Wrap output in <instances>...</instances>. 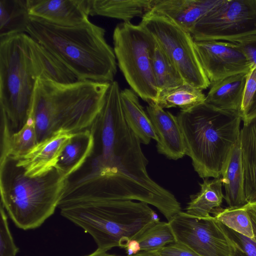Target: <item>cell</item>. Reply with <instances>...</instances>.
Wrapping results in <instances>:
<instances>
[{"label": "cell", "instance_id": "f546056e", "mask_svg": "<svg viewBox=\"0 0 256 256\" xmlns=\"http://www.w3.org/2000/svg\"><path fill=\"white\" fill-rule=\"evenodd\" d=\"M0 256H16L18 248L10 232L6 210L0 204Z\"/></svg>", "mask_w": 256, "mask_h": 256}, {"label": "cell", "instance_id": "484cf974", "mask_svg": "<svg viewBox=\"0 0 256 256\" xmlns=\"http://www.w3.org/2000/svg\"><path fill=\"white\" fill-rule=\"evenodd\" d=\"M202 90L186 83L160 94L155 103L162 108H179L187 111L204 102Z\"/></svg>", "mask_w": 256, "mask_h": 256}, {"label": "cell", "instance_id": "30bf717a", "mask_svg": "<svg viewBox=\"0 0 256 256\" xmlns=\"http://www.w3.org/2000/svg\"><path fill=\"white\" fill-rule=\"evenodd\" d=\"M168 222L176 242L200 256H233L238 245L226 227L212 216L198 218L182 211Z\"/></svg>", "mask_w": 256, "mask_h": 256}, {"label": "cell", "instance_id": "f35d334b", "mask_svg": "<svg viewBox=\"0 0 256 256\" xmlns=\"http://www.w3.org/2000/svg\"><path fill=\"white\" fill-rule=\"evenodd\" d=\"M134 256H160L155 252H141L138 254L134 255Z\"/></svg>", "mask_w": 256, "mask_h": 256}, {"label": "cell", "instance_id": "52a82bcc", "mask_svg": "<svg viewBox=\"0 0 256 256\" xmlns=\"http://www.w3.org/2000/svg\"><path fill=\"white\" fill-rule=\"evenodd\" d=\"M156 42L140 23L122 22L114 30L113 49L118 67L131 89L148 103L155 102L158 94L152 66Z\"/></svg>", "mask_w": 256, "mask_h": 256}, {"label": "cell", "instance_id": "83f0119b", "mask_svg": "<svg viewBox=\"0 0 256 256\" xmlns=\"http://www.w3.org/2000/svg\"><path fill=\"white\" fill-rule=\"evenodd\" d=\"M38 144L35 124L31 116L24 126L11 135L4 154L0 159L8 156L20 158L33 148Z\"/></svg>", "mask_w": 256, "mask_h": 256}, {"label": "cell", "instance_id": "7a4b0ae2", "mask_svg": "<svg viewBox=\"0 0 256 256\" xmlns=\"http://www.w3.org/2000/svg\"><path fill=\"white\" fill-rule=\"evenodd\" d=\"M26 32L62 62L78 80L114 81L116 60L102 27L90 20L76 26H60L30 16Z\"/></svg>", "mask_w": 256, "mask_h": 256}, {"label": "cell", "instance_id": "ba28073f", "mask_svg": "<svg viewBox=\"0 0 256 256\" xmlns=\"http://www.w3.org/2000/svg\"><path fill=\"white\" fill-rule=\"evenodd\" d=\"M140 24L154 36L186 83L201 90L210 86L198 58L191 34L168 18L150 11Z\"/></svg>", "mask_w": 256, "mask_h": 256}, {"label": "cell", "instance_id": "60d3db41", "mask_svg": "<svg viewBox=\"0 0 256 256\" xmlns=\"http://www.w3.org/2000/svg\"></svg>", "mask_w": 256, "mask_h": 256}, {"label": "cell", "instance_id": "d6a6232c", "mask_svg": "<svg viewBox=\"0 0 256 256\" xmlns=\"http://www.w3.org/2000/svg\"><path fill=\"white\" fill-rule=\"evenodd\" d=\"M154 252L160 256H200L186 246L177 242L166 245Z\"/></svg>", "mask_w": 256, "mask_h": 256}, {"label": "cell", "instance_id": "f1b7e54d", "mask_svg": "<svg viewBox=\"0 0 256 256\" xmlns=\"http://www.w3.org/2000/svg\"><path fill=\"white\" fill-rule=\"evenodd\" d=\"M136 240L141 252H156L170 244L176 242L168 222H156L148 228Z\"/></svg>", "mask_w": 256, "mask_h": 256}, {"label": "cell", "instance_id": "8fae6325", "mask_svg": "<svg viewBox=\"0 0 256 256\" xmlns=\"http://www.w3.org/2000/svg\"><path fill=\"white\" fill-rule=\"evenodd\" d=\"M202 69L210 84L241 73H248L251 66L235 43L222 40H194Z\"/></svg>", "mask_w": 256, "mask_h": 256}, {"label": "cell", "instance_id": "e575fe53", "mask_svg": "<svg viewBox=\"0 0 256 256\" xmlns=\"http://www.w3.org/2000/svg\"><path fill=\"white\" fill-rule=\"evenodd\" d=\"M248 212L252 222L254 238L256 242V200L247 202L242 206Z\"/></svg>", "mask_w": 256, "mask_h": 256}, {"label": "cell", "instance_id": "4dcf8cb0", "mask_svg": "<svg viewBox=\"0 0 256 256\" xmlns=\"http://www.w3.org/2000/svg\"><path fill=\"white\" fill-rule=\"evenodd\" d=\"M237 44L250 64L252 68L256 67V34L231 42Z\"/></svg>", "mask_w": 256, "mask_h": 256}, {"label": "cell", "instance_id": "5b68a950", "mask_svg": "<svg viewBox=\"0 0 256 256\" xmlns=\"http://www.w3.org/2000/svg\"><path fill=\"white\" fill-rule=\"evenodd\" d=\"M0 162V204L18 228L40 227L58 208L66 178L54 167L30 176L12 156Z\"/></svg>", "mask_w": 256, "mask_h": 256}, {"label": "cell", "instance_id": "8d00e7d4", "mask_svg": "<svg viewBox=\"0 0 256 256\" xmlns=\"http://www.w3.org/2000/svg\"><path fill=\"white\" fill-rule=\"evenodd\" d=\"M124 249L128 256L136 255L141 251L140 243L136 240H130Z\"/></svg>", "mask_w": 256, "mask_h": 256}, {"label": "cell", "instance_id": "9a60e30c", "mask_svg": "<svg viewBox=\"0 0 256 256\" xmlns=\"http://www.w3.org/2000/svg\"><path fill=\"white\" fill-rule=\"evenodd\" d=\"M72 134L60 132L40 142L23 156L18 164L30 176L41 175L54 166L64 145Z\"/></svg>", "mask_w": 256, "mask_h": 256}, {"label": "cell", "instance_id": "7c38bea8", "mask_svg": "<svg viewBox=\"0 0 256 256\" xmlns=\"http://www.w3.org/2000/svg\"><path fill=\"white\" fill-rule=\"evenodd\" d=\"M29 14L52 24L76 26L89 21L90 0H28Z\"/></svg>", "mask_w": 256, "mask_h": 256}, {"label": "cell", "instance_id": "d4e9b609", "mask_svg": "<svg viewBox=\"0 0 256 256\" xmlns=\"http://www.w3.org/2000/svg\"><path fill=\"white\" fill-rule=\"evenodd\" d=\"M152 66L158 96L186 83L175 64L157 42L152 52Z\"/></svg>", "mask_w": 256, "mask_h": 256}, {"label": "cell", "instance_id": "1f68e13d", "mask_svg": "<svg viewBox=\"0 0 256 256\" xmlns=\"http://www.w3.org/2000/svg\"><path fill=\"white\" fill-rule=\"evenodd\" d=\"M256 90V67L248 72L244 88L241 114L242 118L248 112Z\"/></svg>", "mask_w": 256, "mask_h": 256}, {"label": "cell", "instance_id": "7402d4cb", "mask_svg": "<svg viewBox=\"0 0 256 256\" xmlns=\"http://www.w3.org/2000/svg\"><path fill=\"white\" fill-rule=\"evenodd\" d=\"M240 142L247 202L256 200V118L243 123Z\"/></svg>", "mask_w": 256, "mask_h": 256}, {"label": "cell", "instance_id": "e0dca14e", "mask_svg": "<svg viewBox=\"0 0 256 256\" xmlns=\"http://www.w3.org/2000/svg\"><path fill=\"white\" fill-rule=\"evenodd\" d=\"M28 42L37 78L61 84L78 81L72 72L44 46L28 34Z\"/></svg>", "mask_w": 256, "mask_h": 256}, {"label": "cell", "instance_id": "5bb4252c", "mask_svg": "<svg viewBox=\"0 0 256 256\" xmlns=\"http://www.w3.org/2000/svg\"><path fill=\"white\" fill-rule=\"evenodd\" d=\"M220 0H154L152 12L190 33L196 23Z\"/></svg>", "mask_w": 256, "mask_h": 256}, {"label": "cell", "instance_id": "d590c367", "mask_svg": "<svg viewBox=\"0 0 256 256\" xmlns=\"http://www.w3.org/2000/svg\"><path fill=\"white\" fill-rule=\"evenodd\" d=\"M256 118V90L252 100L250 106L242 118L243 123H246Z\"/></svg>", "mask_w": 256, "mask_h": 256}, {"label": "cell", "instance_id": "603a6c76", "mask_svg": "<svg viewBox=\"0 0 256 256\" xmlns=\"http://www.w3.org/2000/svg\"><path fill=\"white\" fill-rule=\"evenodd\" d=\"M199 184L200 190L196 194L190 196L185 212L198 218H208L211 216L214 209L220 206L224 198L222 180L221 177L204 178Z\"/></svg>", "mask_w": 256, "mask_h": 256}, {"label": "cell", "instance_id": "ab89813d", "mask_svg": "<svg viewBox=\"0 0 256 256\" xmlns=\"http://www.w3.org/2000/svg\"><path fill=\"white\" fill-rule=\"evenodd\" d=\"M233 256H246L242 248L238 244Z\"/></svg>", "mask_w": 256, "mask_h": 256}, {"label": "cell", "instance_id": "6da1fadb", "mask_svg": "<svg viewBox=\"0 0 256 256\" xmlns=\"http://www.w3.org/2000/svg\"><path fill=\"white\" fill-rule=\"evenodd\" d=\"M58 208L61 215L90 234L97 249L125 248L160 221L148 203L93 196L66 182Z\"/></svg>", "mask_w": 256, "mask_h": 256}, {"label": "cell", "instance_id": "2e32d148", "mask_svg": "<svg viewBox=\"0 0 256 256\" xmlns=\"http://www.w3.org/2000/svg\"><path fill=\"white\" fill-rule=\"evenodd\" d=\"M94 146V136L90 128L72 134L62 148L54 167L68 178L87 162Z\"/></svg>", "mask_w": 256, "mask_h": 256}, {"label": "cell", "instance_id": "4fadbf2b", "mask_svg": "<svg viewBox=\"0 0 256 256\" xmlns=\"http://www.w3.org/2000/svg\"><path fill=\"white\" fill-rule=\"evenodd\" d=\"M146 113L158 136V152L177 160L186 154V146L177 117L154 102L148 103Z\"/></svg>", "mask_w": 256, "mask_h": 256}, {"label": "cell", "instance_id": "4316f807", "mask_svg": "<svg viewBox=\"0 0 256 256\" xmlns=\"http://www.w3.org/2000/svg\"><path fill=\"white\" fill-rule=\"evenodd\" d=\"M211 214L226 228L248 238L254 239L253 226L250 216L243 206L214 209Z\"/></svg>", "mask_w": 256, "mask_h": 256}, {"label": "cell", "instance_id": "ffe728a7", "mask_svg": "<svg viewBox=\"0 0 256 256\" xmlns=\"http://www.w3.org/2000/svg\"><path fill=\"white\" fill-rule=\"evenodd\" d=\"M90 16H100L130 22L151 11L154 0H90Z\"/></svg>", "mask_w": 256, "mask_h": 256}, {"label": "cell", "instance_id": "9c48e42d", "mask_svg": "<svg viewBox=\"0 0 256 256\" xmlns=\"http://www.w3.org/2000/svg\"><path fill=\"white\" fill-rule=\"evenodd\" d=\"M195 41L232 42L256 34V0H220L195 24Z\"/></svg>", "mask_w": 256, "mask_h": 256}, {"label": "cell", "instance_id": "ac0fdd59", "mask_svg": "<svg viewBox=\"0 0 256 256\" xmlns=\"http://www.w3.org/2000/svg\"><path fill=\"white\" fill-rule=\"evenodd\" d=\"M220 177L225 190L224 198L228 207L240 208L245 205L248 202L244 190V172L240 138L229 153Z\"/></svg>", "mask_w": 256, "mask_h": 256}, {"label": "cell", "instance_id": "277c9868", "mask_svg": "<svg viewBox=\"0 0 256 256\" xmlns=\"http://www.w3.org/2000/svg\"><path fill=\"white\" fill-rule=\"evenodd\" d=\"M177 118L186 146V155L203 179L220 177L224 165L240 136V112L223 110L205 102Z\"/></svg>", "mask_w": 256, "mask_h": 256}, {"label": "cell", "instance_id": "74e56055", "mask_svg": "<svg viewBox=\"0 0 256 256\" xmlns=\"http://www.w3.org/2000/svg\"><path fill=\"white\" fill-rule=\"evenodd\" d=\"M86 256H118L108 253L106 252L102 251L96 249L92 253Z\"/></svg>", "mask_w": 256, "mask_h": 256}, {"label": "cell", "instance_id": "d6986e66", "mask_svg": "<svg viewBox=\"0 0 256 256\" xmlns=\"http://www.w3.org/2000/svg\"><path fill=\"white\" fill-rule=\"evenodd\" d=\"M248 74H236L211 83L205 102L219 109L240 112Z\"/></svg>", "mask_w": 256, "mask_h": 256}, {"label": "cell", "instance_id": "836d02e7", "mask_svg": "<svg viewBox=\"0 0 256 256\" xmlns=\"http://www.w3.org/2000/svg\"><path fill=\"white\" fill-rule=\"evenodd\" d=\"M229 231L246 256H256V242L254 239L248 238L230 229Z\"/></svg>", "mask_w": 256, "mask_h": 256}, {"label": "cell", "instance_id": "3957f363", "mask_svg": "<svg viewBox=\"0 0 256 256\" xmlns=\"http://www.w3.org/2000/svg\"><path fill=\"white\" fill-rule=\"evenodd\" d=\"M110 83L78 80L61 84L37 79L30 116L40 142L60 132L90 128Z\"/></svg>", "mask_w": 256, "mask_h": 256}, {"label": "cell", "instance_id": "44dd1931", "mask_svg": "<svg viewBox=\"0 0 256 256\" xmlns=\"http://www.w3.org/2000/svg\"><path fill=\"white\" fill-rule=\"evenodd\" d=\"M120 96L125 119L141 142L148 144L152 140L157 142L158 136L136 94L131 88H124L121 90Z\"/></svg>", "mask_w": 256, "mask_h": 256}, {"label": "cell", "instance_id": "8992f818", "mask_svg": "<svg viewBox=\"0 0 256 256\" xmlns=\"http://www.w3.org/2000/svg\"><path fill=\"white\" fill-rule=\"evenodd\" d=\"M30 58L28 34L0 38V109L12 134L20 130L30 114L37 80Z\"/></svg>", "mask_w": 256, "mask_h": 256}, {"label": "cell", "instance_id": "cb8c5ba5", "mask_svg": "<svg viewBox=\"0 0 256 256\" xmlns=\"http://www.w3.org/2000/svg\"><path fill=\"white\" fill-rule=\"evenodd\" d=\"M30 18L28 0H0V38L25 33Z\"/></svg>", "mask_w": 256, "mask_h": 256}]
</instances>
